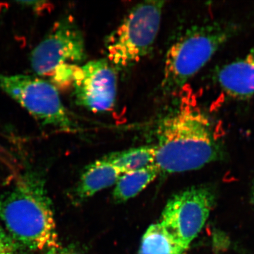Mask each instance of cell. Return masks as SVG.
<instances>
[{
	"label": "cell",
	"instance_id": "6da1fadb",
	"mask_svg": "<svg viewBox=\"0 0 254 254\" xmlns=\"http://www.w3.org/2000/svg\"><path fill=\"white\" fill-rule=\"evenodd\" d=\"M155 165L160 172L179 173L221 159L224 147L213 124L198 107L180 105L159 123Z\"/></svg>",
	"mask_w": 254,
	"mask_h": 254
},
{
	"label": "cell",
	"instance_id": "7a4b0ae2",
	"mask_svg": "<svg viewBox=\"0 0 254 254\" xmlns=\"http://www.w3.org/2000/svg\"><path fill=\"white\" fill-rule=\"evenodd\" d=\"M0 220L23 252H46L60 246L46 182L38 174H24L0 194Z\"/></svg>",
	"mask_w": 254,
	"mask_h": 254
},
{
	"label": "cell",
	"instance_id": "3957f363",
	"mask_svg": "<svg viewBox=\"0 0 254 254\" xmlns=\"http://www.w3.org/2000/svg\"><path fill=\"white\" fill-rule=\"evenodd\" d=\"M236 25L213 22L187 29L170 46L164 65L161 90L172 94L194 76L235 33Z\"/></svg>",
	"mask_w": 254,
	"mask_h": 254
},
{
	"label": "cell",
	"instance_id": "277c9868",
	"mask_svg": "<svg viewBox=\"0 0 254 254\" xmlns=\"http://www.w3.org/2000/svg\"><path fill=\"white\" fill-rule=\"evenodd\" d=\"M165 3L145 1L135 5L107 37L106 60L115 69L131 67L150 53L160 30Z\"/></svg>",
	"mask_w": 254,
	"mask_h": 254
},
{
	"label": "cell",
	"instance_id": "5b68a950",
	"mask_svg": "<svg viewBox=\"0 0 254 254\" xmlns=\"http://www.w3.org/2000/svg\"><path fill=\"white\" fill-rule=\"evenodd\" d=\"M0 89L26 110L41 126L74 132L76 125L58 88L36 75L1 74Z\"/></svg>",
	"mask_w": 254,
	"mask_h": 254
},
{
	"label": "cell",
	"instance_id": "8992f818",
	"mask_svg": "<svg viewBox=\"0 0 254 254\" xmlns=\"http://www.w3.org/2000/svg\"><path fill=\"white\" fill-rule=\"evenodd\" d=\"M86 59L85 40L71 16L61 18L31 52L32 71L40 77L53 76L64 68L78 66Z\"/></svg>",
	"mask_w": 254,
	"mask_h": 254
},
{
	"label": "cell",
	"instance_id": "52a82bcc",
	"mask_svg": "<svg viewBox=\"0 0 254 254\" xmlns=\"http://www.w3.org/2000/svg\"><path fill=\"white\" fill-rule=\"evenodd\" d=\"M215 202L206 187H193L169 200L159 223L185 253L201 231Z\"/></svg>",
	"mask_w": 254,
	"mask_h": 254
},
{
	"label": "cell",
	"instance_id": "ba28073f",
	"mask_svg": "<svg viewBox=\"0 0 254 254\" xmlns=\"http://www.w3.org/2000/svg\"><path fill=\"white\" fill-rule=\"evenodd\" d=\"M72 84L76 103L93 113L113 109L118 93L116 69L105 59L92 60L77 66Z\"/></svg>",
	"mask_w": 254,
	"mask_h": 254
},
{
	"label": "cell",
	"instance_id": "9c48e42d",
	"mask_svg": "<svg viewBox=\"0 0 254 254\" xmlns=\"http://www.w3.org/2000/svg\"><path fill=\"white\" fill-rule=\"evenodd\" d=\"M220 88L233 98L254 95V48L245 58L227 64L217 74Z\"/></svg>",
	"mask_w": 254,
	"mask_h": 254
},
{
	"label": "cell",
	"instance_id": "30bf717a",
	"mask_svg": "<svg viewBox=\"0 0 254 254\" xmlns=\"http://www.w3.org/2000/svg\"><path fill=\"white\" fill-rule=\"evenodd\" d=\"M122 175L121 172L104 158L90 164L82 173L76 189L79 199L93 196L100 190L115 185Z\"/></svg>",
	"mask_w": 254,
	"mask_h": 254
},
{
	"label": "cell",
	"instance_id": "8fae6325",
	"mask_svg": "<svg viewBox=\"0 0 254 254\" xmlns=\"http://www.w3.org/2000/svg\"><path fill=\"white\" fill-rule=\"evenodd\" d=\"M160 170L156 165L122 174L115 184L114 199L118 202H125L133 198L146 188L158 176Z\"/></svg>",
	"mask_w": 254,
	"mask_h": 254
},
{
	"label": "cell",
	"instance_id": "7c38bea8",
	"mask_svg": "<svg viewBox=\"0 0 254 254\" xmlns=\"http://www.w3.org/2000/svg\"><path fill=\"white\" fill-rule=\"evenodd\" d=\"M122 174L136 171L154 165L155 146H141L115 152L104 157Z\"/></svg>",
	"mask_w": 254,
	"mask_h": 254
},
{
	"label": "cell",
	"instance_id": "4fadbf2b",
	"mask_svg": "<svg viewBox=\"0 0 254 254\" xmlns=\"http://www.w3.org/2000/svg\"><path fill=\"white\" fill-rule=\"evenodd\" d=\"M159 222L148 227L142 237L138 254H183Z\"/></svg>",
	"mask_w": 254,
	"mask_h": 254
},
{
	"label": "cell",
	"instance_id": "5bb4252c",
	"mask_svg": "<svg viewBox=\"0 0 254 254\" xmlns=\"http://www.w3.org/2000/svg\"><path fill=\"white\" fill-rule=\"evenodd\" d=\"M23 251L9 232L0 227V254H22Z\"/></svg>",
	"mask_w": 254,
	"mask_h": 254
},
{
	"label": "cell",
	"instance_id": "9a60e30c",
	"mask_svg": "<svg viewBox=\"0 0 254 254\" xmlns=\"http://www.w3.org/2000/svg\"><path fill=\"white\" fill-rule=\"evenodd\" d=\"M17 3L21 4V6L29 8L33 11H38V12L44 11L47 7V2L44 1H18Z\"/></svg>",
	"mask_w": 254,
	"mask_h": 254
},
{
	"label": "cell",
	"instance_id": "2e32d148",
	"mask_svg": "<svg viewBox=\"0 0 254 254\" xmlns=\"http://www.w3.org/2000/svg\"><path fill=\"white\" fill-rule=\"evenodd\" d=\"M43 254H79L73 247H62L61 245L55 248L50 249L44 252Z\"/></svg>",
	"mask_w": 254,
	"mask_h": 254
},
{
	"label": "cell",
	"instance_id": "e0dca14e",
	"mask_svg": "<svg viewBox=\"0 0 254 254\" xmlns=\"http://www.w3.org/2000/svg\"><path fill=\"white\" fill-rule=\"evenodd\" d=\"M252 200H253V202L254 203V187L253 193H252Z\"/></svg>",
	"mask_w": 254,
	"mask_h": 254
}]
</instances>
